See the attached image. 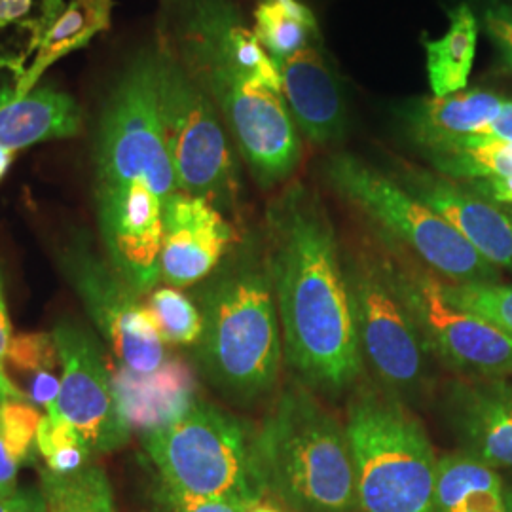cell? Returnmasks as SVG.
Here are the masks:
<instances>
[{"label":"cell","mask_w":512,"mask_h":512,"mask_svg":"<svg viewBox=\"0 0 512 512\" xmlns=\"http://www.w3.org/2000/svg\"><path fill=\"white\" fill-rule=\"evenodd\" d=\"M0 512H48L42 490L23 488L0 499Z\"/></svg>","instance_id":"e575fe53"},{"label":"cell","mask_w":512,"mask_h":512,"mask_svg":"<svg viewBox=\"0 0 512 512\" xmlns=\"http://www.w3.org/2000/svg\"><path fill=\"white\" fill-rule=\"evenodd\" d=\"M253 18L256 38L275 65L319 42L315 16L300 0H258Z\"/></svg>","instance_id":"d4e9b609"},{"label":"cell","mask_w":512,"mask_h":512,"mask_svg":"<svg viewBox=\"0 0 512 512\" xmlns=\"http://www.w3.org/2000/svg\"><path fill=\"white\" fill-rule=\"evenodd\" d=\"M12 334H10V323H8V313H6V304L2 298V291H0V361L4 363L6 353H8V346H10Z\"/></svg>","instance_id":"74e56055"},{"label":"cell","mask_w":512,"mask_h":512,"mask_svg":"<svg viewBox=\"0 0 512 512\" xmlns=\"http://www.w3.org/2000/svg\"><path fill=\"white\" fill-rule=\"evenodd\" d=\"M59 393H61V380H57L52 370H40L35 372L25 397L31 403L44 406L50 418H59Z\"/></svg>","instance_id":"836d02e7"},{"label":"cell","mask_w":512,"mask_h":512,"mask_svg":"<svg viewBox=\"0 0 512 512\" xmlns=\"http://www.w3.org/2000/svg\"><path fill=\"white\" fill-rule=\"evenodd\" d=\"M18 82L16 74L0 73V181L21 150L69 139L82 129V109L73 95L37 86L19 99Z\"/></svg>","instance_id":"2e32d148"},{"label":"cell","mask_w":512,"mask_h":512,"mask_svg":"<svg viewBox=\"0 0 512 512\" xmlns=\"http://www.w3.org/2000/svg\"><path fill=\"white\" fill-rule=\"evenodd\" d=\"M48 512H116L109 478L92 461L71 475L40 471Z\"/></svg>","instance_id":"484cf974"},{"label":"cell","mask_w":512,"mask_h":512,"mask_svg":"<svg viewBox=\"0 0 512 512\" xmlns=\"http://www.w3.org/2000/svg\"><path fill=\"white\" fill-rule=\"evenodd\" d=\"M37 448L46 469L57 475H71L90 463L92 448L78 429L65 418H42L38 425Z\"/></svg>","instance_id":"4316f807"},{"label":"cell","mask_w":512,"mask_h":512,"mask_svg":"<svg viewBox=\"0 0 512 512\" xmlns=\"http://www.w3.org/2000/svg\"><path fill=\"white\" fill-rule=\"evenodd\" d=\"M112 6L114 0H71L65 4L33 63L19 78V99L33 92L44 73L59 59L88 46L97 33L107 31Z\"/></svg>","instance_id":"44dd1931"},{"label":"cell","mask_w":512,"mask_h":512,"mask_svg":"<svg viewBox=\"0 0 512 512\" xmlns=\"http://www.w3.org/2000/svg\"><path fill=\"white\" fill-rule=\"evenodd\" d=\"M110 380L129 427H137L143 433L179 420L196 403L194 376L177 359H167L152 374H135L120 366Z\"/></svg>","instance_id":"d6986e66"},{"label":"cell","mask_w":512,"mask_h":512,"mask_svg":"<svg viewBox=\"0 0 512 512\" xmlns=\"http://www.w3.org/2000/svg\"><path fill=\"white\" fill-rule=\"evenodd\" d=\"M446 416L463 452L490 467L512 469V384L505 378H473L452 385Z\"/></svg>","instance_id":"e0dca14e"},{"label":"cell","mask_w":512,"mask_h":512,"mask_svg":"<svg viewBox=\"0 0 512 512\" xmlns=\"http://www.w3.org/2000/svg\"><path fill=\"white\" fill-rule=\"evenodd\" d=\"M467 239L495 268L512 270V219L467 184L437 171L399 164L391 175Z\"/></svg>","instance_id":"5bb4252c"},{"label":"cell","mask_w":512,"mask_h":512,"mask_svg":"<svg viewBox=\"0 0 512 512\" xmlns=\"http://www.w3.org/2000/svg\"><path fill=\"white\" fill-rule=\"evenodd\" d=\"M40 414L35 406L25 401H8L0 404V437L6 444V450L19 465L25 463L33 454L37 442Z\"/></svg>","instance_id":"f546056e"},{"label":"cell","mask_w":512,"mask_h":512,"mask_svg":"<svg viewBox=\"0 0 512 512\" xmlns=\"http://www.w3.org/2000/svg\"><path fill=\"white\" fill-rule=\"evenodd\" d=\"M238 241L232 220L215 205L179 190L165 203L162 279L175 289L203 281Z\"/></svg>","instance_id":"4fadbf2b"},{"label":"cell","mask_w":512,"mask_h":512,"mask_svg":"<svg viewBox=\"0 0 512 512\" xmlns=\"http://www.w3.org/2000/svg\"><path fill=\"white\" fill-rule=\"evenodd\" d=\"M6 357L18 370L27 372H40V370H52L59 353L55 346L52 334H19L10 340Z\"/></svg>","instance_id":"1f68e13d"},{"label":"cell","mask_w":512,"mask_h":512,"mask_svg":"<svg viewBox=\"0 0 512 512\" xmlns=\"http://www.w3.org/2000/svg\"><path fill=\"white\" fill-rule=\"evenodd\" d=\"M332 190L370 220L380 238L399 245L450 283H495L499 268L391 175L365 160L338 152L325 162Z\"/></svg>","instance_id":"8992f818"},{"label":"cell","mask_w":512,"mask_h":512,"mask_svg":"<svg viewBox=\"0 0 512 512\" xmlns=\"http://www.w3.org/2000/svg\"><path fill=\"white\" fill-rule=\"evenodd\" d=\"M511 99L484 92L463 90L446 97H418L397 109L408 139L421 150L439 147L465 137H478L492 126Z\"/></svg>","instance_id":"ac0fdd59"},{"label":"cell","mask_w":512,"mask_h":512,"mask_svg":"<svg viewBox=\"0 0 512 512\" xmlns=\"http://www.w3.org/2000/svg\"><path fill=\"white\" fill-rule=\"evenodd\" d=\"M262 499L289 512H361L346 423L308 385H285L253 435Z\"/></svg>","instance_id":"277c9868"},{"label":"cell","mask_w":512,"mask_h":512,"mask_svg":"<svg viewBox=\"0 0 512 512\" xmlns=\"http://www.w3.org/2000/svg\"><path fill=\"white\" fill-rule=\"evenodd\" d=\"M165 344L192 346L202 336L203 319L194 302L175 287L154 291L148 300Z\"/></svg>","instance_id":"83f0119b"},{"label":"cell","mask_w":512,"mask_h":512,"mask_svg":"<svg viewBox=\"0 0 512 512\" xmlns=\"http://www.w3.org/2000/svg\"><path fill=\"white\" fill-rule=\"evenodd\" d=\"M65 8V0H0V73L23 76Z\"/></svg>","instance_id":"603a6c76"},{"label":"cell","mask_w":512,"mask_h":512,"mask_svg":"<svg viewBox=\"0 0 512 512\" xmlns=\"http://www.w3.org/2000/svg\"><path fill=\"white\" fill-rule=\"evenodd\" d=\"M342 255L365 368L404 403L418 399L429 391L431 355L397 289L382 239L349 247Z\"/></svg>","instance_id":"ba28073f"},{"label":"cell","mask_w":512,"mask_h":512,"mask_svg":"<svg viewBox=\"0 0 512 512\" xmlns=\"http://www.w3.org/2000/svg\"><path fill=\"white\" fill-rule=\"evenodd\" d=\"M509 215H511V219H512V209H511V213H509Z\"/></svg>","instance_id":"60d3db41"},{"label":"cell","mask_w":512,"mask_h":512,"mask_svg":"<svg viewBox=\"0 0 512 512\" xmlns=\"http://www.w3.org/2000/svg\"><path fill=\"white\" fill-rule=\"evenodd\" d=\"M285 361L315 393L340 395L365 374L344 255L321 202L289 186L266 213Z\"/></svg>","instance_id":"7a4b0ae2"},{"label":"cell","mask_w":512,"mask_h":512,"mask_svg":"<svg viewBox=\"0 0 512 512\" xmlns=\"http://www.w3.org/2000/svg\"><path fill=\"white\" fill-rule=\"evenodd\" d=\"M482 27L501 57L503 65L512 71V6L503 0H484Z\"/></svg>","instance_id":"d6a6232c"},{"label":"cell","mask_w":512,"mask_h":512,"mask_svg":"<svg viewBox=\"0 0 512 512\" xmlns=\"http://www.w3.org/2000/svg\"><path fill=\"white\" fill-rule=\"evenodd\" d=\"M382 239L397 289L431 357L473 378L512 376V338L454 304L442 279L399 245Z\"/></svg>","instance_id":"30bf717a"},{"label":"cell","mask_w":512,"mask_h":512,"mask_svg":"<svg viewBox=\"0 0 512 512\" xmlns=\"http://www.w3.org/2000/svg\"><path fill=\"white\" fill-rule=\"evenodd\" d=\"M435 171L458 183L512 179V141L465 137L423 150Z\"/></svg>","instance_id":"cb8c5ba5"},{"label":"cell","mask_w":512,"mask_h":512,"mask_svg":"<svg viewBox=\"0 0 512 512\" xmlns=\"http://www.w3.org/2000/svg\"><path fill=\"white\" fill-rule=\"evenodd\" d=\"M63 264L120 365L135 374H152L162 368L169 357L154 313L137 302V293L112 266H105L84 243H74L63 256Z\"/></svg>","instance_id":"8fae6325"},{"label":"cell","mask_w":512,"mask_h":512,"mask_svg":"<svg viewBox=\"0 0 512 512\" xmlns=\"http://www.w3.org/2000/svg\"><path fill=\"white\" fill-rule=\"evenodd\" d=\"M19 463L6 450V444L0 437V499L16 492V476Z\"/></svg>","instance_id":"d590c367"},{"label":"cell","mask_w":512,"mask_h":512,"mask_svg":"<svg viewBox=\"0 0 512 512\" xmlns=\"http://www.w3.org/2000/svg\"><path fill=\"white\" fill-rule=\"evenodd\" d=\"M55 346L63 366L59 414L90 444L92 452H112L129 440L128 420L112 389L99 346L80 327H55Z\"/></svg>","instance_id":"7c38bea8"},{"label":"cell","mask_w":512,"mask_h":512,"mask_svg":"<svg viewBox=\"0 0 512 512\" xmlns=\"http://www.w3.org/2000/svg\"><path fill=\"white\" fill-rule=\"evenodd\" d=\"M442 291L463 310L486 319L512 338V285L495 283H450L442 279Z\"/></svg>","instance_id":"f1b7e54d"},{"label":"cell","mask_w":512,"mask_h":512,"mask_svg":"<svg viewBox=\"0 0 512 512\" xmlns=\"http://www.w3.org/2000/svg\"><path fill=\"white\" fill-rule=\"evenodd\" d=\"M154 501L162 512H249L255 503L236 497H202L177 492L158 480Z\"/></svg>","instance_id":"4dcf8cb0"},{"label":"cell","mask_w":512,"mask_h":512,"mask_svg":"<svg viewBox=\"0 0 512 512\" xmlns=\"http://www.w3.org/2000/svg\"><path fill=\"white\" fill-rule=\"evenodd\" d=\"M478 137H495V139H511L512 141V99L499 114L492 126L484 129Z\"/></svg>","instance_id":"8d00e7d4"},{"label":"cell","mask_w":512,"mask_h":512,"mask_svg":"<svg viewBox=\"0 0 512 512\" xmlns=\"http://www.w3.org/2000/svg\"><path fill=\"white\" fill-rule=\"evenodd\" d=\"M200 313L207 380L239 403L274 393L285 351L266 247L239 243L203 287Z\"/></svg>","instance_id":"3957f363"},{"label":"cell","mask_w":512,"mask_h":512,"mask_svg":"<svg viewBox=\"0 0 512 512\" xmlns=\"http://www.w3.org/2000/svg\"><path fill=\"white\" fill-rule=\"evenodd\" d=\"M158 42L207 93L262 188L289 181L302 143L281 74L232 0H160Z\"/></svg>","instance_id":"6da1fadb"},{"label":"cell","mask_w":512,"mask_h":512,"mask_svg":"<svg viewBox=\"0 0 512 512\" xmlns=\"http://www.w3.org/2000/svg\"><path fill=\"white\" fill-rule=\"evenodd\" d=\"M448 29L439 38H425V69L435 97L467 90L478 46V19L469 4L461 2L448 14Z\"/></svg>","instance_id":"ffe728a7"},{"label":"cell","mask_w":512,"mask_h":512,"mask_svg":"<svg viewBox=\"0 0 512 512\" xmlns=\"http://www.w3.org/2000/svg\"><path fill=\"white\" fill-rule=\"evenodd\" d=\"M154 61L156 110L179 190L236 217L239 164L219 110L160 42Z\"/></svg>","instance_id":"52a82bcc"},{"label":"cell","mask_w":512,"mask_h":512,"mask_svg":"<svg viewBox=\"0 0 512 512\" xmlns=\"http://www.w3.org/2000/svg\"><path fill=\"white\" fill-rule=\"evenodd\" d=\"M247 423L196 399L179 420L143 433V446L165 486L202 497L264 501L256 482Z\"/></svg>","instance_id":"9c48e42d"},{"label":"cell","mask_w":512,"mask_h":512,"mask_svg":"<svg viewBox=\"0 0 512 512\" xmlns=\"http://www.w3.org/2000/svg\"><path fill=\"white\" fill-rule=\"evenodd\" d=\"M277 69L296 128L319 147L342 141L348 126L344 90L319 42L281 61Z\"/></svg>","instance_id":"9a60e30c"},{"label":"cell","mask_w":512,"mask_h":512,"mask_svg":"<svg viewBox=\"0 0 512 512\" xmlns=\"http://www.w3.org/2000/svg\"><path fill=\"white\" fill-rule=\"evenodd\" d=\"M344 423L359 511L439 512V458L408 403L378 384H357Z\"/></svg>","instance_id":"5b68a950"},{"label":"cell","mask_w":512,"mask_h":512,"mask_svg":"<svg viewBox=\"0 0 512 512\" xmlns=\"http://www.w3.org/2000/svg\"><path fill=\"white\" fill-rule=\"evenodd\" d=\"M437 511L507 512L503 482L494 467L467 452L446 454L437 467Z\"/></svg>","instance_id":"7402d4cb"},{"label":"cell","mask_w":512,"mask_h":512,"mask_svg":"<svg viewBox=\"0 0 512 512\" xmlns=\"http://www.w3.org/2000/svg\"><path fill=\"white\" fill-rule=\"evenodd\" d=\"M249 512H285L281 511L279 507H275L272 503H266V501H260V503H256L255 507L251 509Z\"/></svg>","instance_id":"f35d334b"},{"label":"cell","mask_w":512,"mask_h":512,"mask_svg":"<svg viewBox=\"0 0 512 512\" xmlns=\"http://www.w3.org/2000/svg\"><path fill=\"white\" fill-rule=\"evenodd\" d=\"M505 505H507V512H512V488L505 494Z\"/></svg>","instance_id":"ab89813d"}]
</instances>
